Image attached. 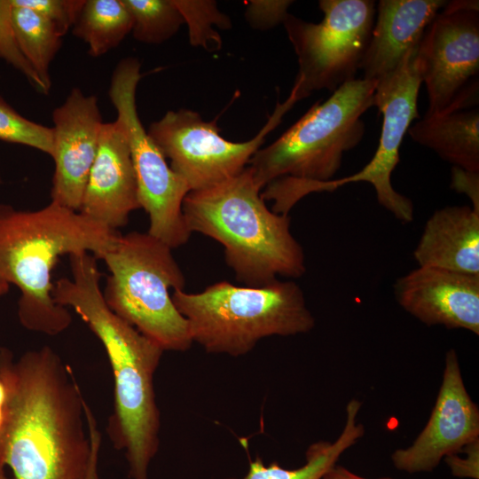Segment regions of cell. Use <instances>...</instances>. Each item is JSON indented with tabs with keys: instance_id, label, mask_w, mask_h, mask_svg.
I'll use <instances>...</instances> for the list:
<instances>
[{
	"instance_id": "836d02e7",
	"label": "cell",
	"mask_w": 479,
	"mask_h": 479,
	"mask_svg": "<svg viewBox=\"0 0 479 479\" xmlns=\"http://www.w3.org/2000/svg\"><path fill=\"white\" fill-rule=\"evenodd\" d=\"M10 286L0 280V298L5 295L9 291Z\"/></svg>"
},
{
	"instance_id": "484cf974",
	"label": "cell",
	"mask_w": 479,
	"mask_h": 479,
	"mask_svg": "<svg viewBox=\"0 0 479 479\" xmlns=\"http://www.w3.org/2000/svg\"><path fill=\"white\" fill-rule=\"evenodd\" d=\"M0 59L20 71L39 92L49 93L19 49L13 31L12 5L10 0H0Z\"/></svg>"
},
{
	"instance_id": "ffe728a7",
	"label": "cell",
	"mask_w": 479,
	"mask_h": 479,
	"mask_svg": "<svg viewBox=\"0 0 479 479\" xmlns=\"http://www.w3.org/2000/svg\"><path fill=\"white\" fill-rule=\"evenodd\" d=\"M362 403L351 399L346 405L344 428L334 442L318 441L306 452V462L301 467L287 469L277 462L265 466L262 458L250 460L247 475L242 479H321L348 449L365 435L364 425L357 421ZM236 479V478H227Z\"/></svg>"
},
{
	"instance_id": "e575fe53",
	"label": "cell",
	"mask_w": 479,
	"mask_h": 479,
	"mask_svg": "<svg viewBox=\"0 0 479 479\" xmlns=\"http://www.w3.org/2000/svg\"><path fill=\"white\" fill-rule=\"evenodd\" d=\"M0 479H14L13 477H10L7 475L5 472V466L1 460H0Z\"/></svg>"
},
{
	"instance_id": "f546056e",
	"label": "cell",
	"mask_w": 479,
	"mask_h": 479,
	"mask_svg": "<svg viewBox=\"0 0 479 479\" xmlns=\"http://www.w3.org/2000/svg\"><path fill=\"white\" fill-rule=\"evenodd\" d=\"M464 457L459 453L444 459L453 476L479 479V438L467 444L462 450Z\"/></svg>"
},
{
	"instance_id": "1f68e13d",
	"label": "cell",
	"mask_w": 479,
	"mask_h": 479,
	"mask_svg": "<svg viewBox=\"0 0 479 479\" xmlns=\"http://www.w3.org/2000/svg\"><path fill=\"white\" fill-rule=\"evenodd\" d=\"M83 409L91 446L90 459L86 479H99L98 462L101 435L98 428L97 420L86 401L83 402Z\"/></svg>"
},
{
	"instance_id": "e0dca14e",
	"label": "cell",
	"mask_w": 479,
	"mask_h": 479,
	"mask_svg": "<svg viewBox=\"0 0 479 479\" xmlns=\"http://www.w3.org/2000/svg\"><path fill=\"white\" fill-rule=\"evenodd\" d=\"M447 1L380 0L360 70L366 80L388 76L418 49L423 34Z\"/></svg>"
},
{
	"instance_id": "ac0fdd59",
	"label": "cell",
	"mask_w": 479,
	"mask_h": 479,
	"mask_svg": "<svg viewBox=\"0 0 479 479\" xmlns=\"http://www.w3.org/2000/svg\"><path fill=\"white\" fill-rule=\"evenodd\" d=\"M412 255L418 266L479 275V211L471 206L435 210Z\"/></svg>"
},
{
	"instance_id": "4316f807",
	"label": "cell",
	"mask_w": 479,
	"mask_h": 479,
	"mask_svg": "<svg viewBox=\"0 0 479 479\" xmlns=\"http://www.w3.org/2000/svg\"><path fill=\"white\" fill-rule=\"evenodd\" d=\"M15 6L28 8L44 20L63 37L72 29L85 0H10Z\"/></svg>"
},
{
	"instance_id": "ba28073f",
	"label": "cell",
	"mask_w": 479,
	"mask_h": 479,
	"mask_svg": "<svg viewBox=\"0 0 479 479\" xmlns=\"http://www.w3.org/2000/svg\"><path fill=\"white\" fill-rule=\"evenodd\" d=\"M319 23L288 14L283 25L298 62L290 96L296 101L312 92H334L356 79L376 12L373 0H320Z\"/></svg>"
},
{
	"instance_id": "83f0119b",
	"label": "cell",
	"mask_w": 479,
	"mask_h": 479,
	"mask_svg": "<svg viewBox=\"0 0 479 479\" xmlns=\"http://www.w3.org/2000/svg\"><path fill=\"white\" fill-rule=\"evenodd\" d=\"M293 3L290 0H251L245 12L246 20L255 29H271L283 24Z\"/></svg>"
},
{
	"instance_id": "5bb4252c",
	"label": "cell",
	"mask_w": 479,
	"mask_h": 479,
	"mask_svg": "<svg viewBox=\"0 0 479 479\" xmlns=\"http://www.w3.org/2000/svg\"><path fill=\"white\" fill-rule=\"evenodd\" d=\"M52 122L51 201L79 211L104 124L98 98L73 88L53 110Z\"/></svg>"
},
{
	"instance_id": "4dcf8cb0",
	"label": "cell",
	"mask_w": 479,
	"mask_h": 479,
	"mask_svg": "<svg viewBox=\"0 0 479 479\" xmlns=\"http://www.w3.org/2000/svg\"><path fill=\"white\" fill-rule=\"evenodd\" d=\"M452 188L465 193L472 202V208L479 211V173L459 168L452 169Z\"/></svg>"
},
{
	"instance_id": "603a6c76",
	"label": "cell",
	"mask_w": 479,
	"mask_h": 479,
	"mask_svg": "<svg viewBox=\"0 0 479 479\" xmlns=\"http://www.w3.org/2000/svg\"><path fill=\"white\" fill-rule=\"evenodd\" d=\"M132 20V35L141 43L159 44L174 36L185 20L173 0H122Z\"/></svg>"
},
{
	"instance_id": "9c48e42d",
	"label": "cell",
	"mask_w": 479,
	"mask_h": 479,
	"mask_svg": "<svg viewBox=\"0 0 479 479\" xmlns=\"http://www.w3.org/2000/svg\"><path fill=\"white\" fill-rule=\"evenodd\" d=\"M140 62L122 59L115 67L108 90L109 98L126 131L137 185L138 201L149 216L148 233L176 248L190 239L182 211L190 192L186 183L144 128L137 110L136 92L142 77Z\"/></svg>"
},
{
	"instance_id": "3957f363",
	"label": "cell",
	"mask_w": 479,
	"mask_h": 479,
	"mask_svg": "<svg viewBox=\"0 0 479 479\" xmlns=\"http://www.w3.org/2000/svg\"><path fill=\"white\" fill-rule=\"evenodd\" d=\"M121 235L54 201L36 210L0 203V280L20 291L17 313L22 326L47 335L64 332L72 316L52 297L56 263L61 255L82 253L102 259Z\"/></svg>"
},
{
	"instance_id": "7a4b0ae2",
	"label": "cell",
	"mask_w": 479,
	"mask_h": 479,
	"mask_svg": "<svg viewBox=\"0 0 479 479\" xmlns=\"http://www.w3.org/2000/svg\"><path fill=\"white\" fill-rule=\"evenodd\" d=\"M74 373L49 346L15 361L0 460L14 479H86L90 440Z\"/></svg>"
},
{
	"instance_id": "52a82bcc",
	"label": "cell",
	"mask_w": 479,
	"mask_h": 479,
	"mask_svg": "<svg viewBox=\"0 0 479 479\" xmlns=\"http://www.w3.org/2000/svg\"><path fill=\"white\" fill-rule=\"evenodd\" d=\"M105 261L104 290L108 308L164 351H185L192 342L186 319L170 289L184 290L185 275L172 248L148 232L121 235Z\"/></svg>"
},
{
	"instance_id": "8992f818",
	"label": "cell",
	"mask_w": 479,
	"mask_h": 479,
	"mask_svg": "<svg viewBox=\"0 0 479 479\" xmlns=\"http://www.w3.org/2000/svg\"><path fill=\"white\" fill-rule=\"evenodd\" d=\"M192 342L206 352L240 357L270 336L310 332L316 324L301 287L277 279L261 287L216 282L199 293L174 290Z\"/></svg>"
},
{
	"instance_id": "2e32d148",
	"label": "cell",
	"mask_w": 479,
	"mask_h": 479,
	"mask_svg": "<svg viewBox=\"0 0 479 479\" xmlns=\"http://www.w3.org/2000/svg\"><path fill=\"white\" fill-rule=\"evenodd\" d=\"M137 208H141L125 129L117 119L104 122L79 212L118 231Z\"/></svg>"
},
{
	"instance_id": "7402d4cb",
	"label": "cell",
	"mask_w": 479,
	"mask_h": 479,
	"mask_svg": "<svg viewBox=\"0 0 479 479\" xmlns=\"http://www.w3.org/2000/svg\"><path fill=\"white\" fill-rule=\"evenodd\" d=\"M12 26L20 52L49 92L50 66L61 48L62 37L42 16L21 6L12 5Z\"/></svg>"
},
{
	"instance_id": "d6986e66",
	"label": "cell",
	"mask_w": 479,
	"mask_h": 479,
	"mask_svg": "<svg viewBox=\"0 0 479 479\" xmlns=\"http://www.w3.org/2000/svg\"><path fill=\"white\" fill-rule=\"evenodd\" d=\"M407 133L452 167L479 173L478 104L424 114Z\"/></svg>"
},
{
	"instance_id": "4fadbf2b",
	"label": "cell",
	"mask_w": 479,
	"mask_h": 479,
	"mask_svg": "<svg viewBox=\"0 0 479 479\" xmlns=\"http://www.w3.org/2000/svg\"><path fill=\"white\" fill-rule=\"evenodd\" d=\"M478 438L479 409L465 387L456 350L451 349L427 424L411 445L391 454V460L403 472H431L445 457Z\"/></svg>"
},
{
	"instance_id": "cb8c5ba5",
	"label": "cell",
	"mask_w": 479,
	"mask_h": 479,
	"mask_svg": "<svg viewBox=\"0 0 479 479\" xmlns=\"http://www.w3.org/2000/svg\"><path fill=\"white\" fill-rule=\"evenodd\" d=\"M188 27L189 43L192 46L207 51L219 50L222 39L214 28L232 27L229 16L222 12L213 0H173Z\"/></svg>"
},
{
	"instance_id": "6da1fadb",
	"label": "cell",
	"mask_w": 479,
	"mask_h": 479,
	"mask_svg": "<svg viewBox=\"0 0 479 479\" xmlns=\"http://www.w3.org/2000/svg\"><path fill=\"white\" fill-rule=\"evenodd\" d=\"M97 258L70 255L72 278L56 281L54 301L73 309L101 342L114 375V412L107 432L122 450L131 479H148L160 445V411L153 378L164 350L106 305Z\"/></svg>"
},
{
	"instance_id": "d6a6232c",
	"label": "cell",
	"mask_w": 479,
	"mask_h": 479,
	"mask_svg": "<svg viewBox=\"0 0 479 479\" xmlns=\"http://www.w3.org/2000/svg\"><path fill=\"white\" fill-rule=\"evenodd\" d=\"M321 479H368L360 476L342 466L334 465L332 467ZM377 479H395L392 477H381Z\"/></svg>"
},
{
	"instance_id": "9a60e30c",
	"label": "cell",
	"mask_w": 479,
	"mask_h": 479,
	"mask_svg": "<svg viewBox=\"0 0 479 479\" xmlns=\"http://www.w3.org/2000/svg\"><path fill=\"white\" fill-rule=\"evenodd\" d=\"M393 290L399 306L426 326L479 334V275L418 266Z\"/></svg>"
},
{
	"instance_id": "7c38bea8",
	"label": "cell",
	"mask_w": 479,
	"mask_h": 479,
	"mask_svg": "<svg viewBox=\"0 0 479 479\" xmlns=\"http://www.w3.org/2000/svg\"><path fill=\"white\" fill-rule=\"evenodd\" d=\"M415 51L397 70L377 82L373 106L382 114L378 147L371 161L358 172L321 185V192H334L351 183L366 182L373 187L378 203L398 221H413L412 200L395 190L391 176L399 162V151L412 122L420 118L417 101L421 81Z\"/></svg>"
},
{
	"instance_id": "d4e9b609",
	"label": "cell",
	"mask_w": 479,
	"mask_h": 479,
	"mask_svg": "<svg viewBox=\"0 0 479 479\" xmlns=\"http://www.w3.org/2000/svg\"><path fill=\"white\" fill-rule=\"evenodd\" d=\"M0 140L27 145L51 157L52 129L20 114L0 97Z\"/></svg>"
},
{
	"instance_id": "f1b7e54d",
	"label": "cell",
	"mask_w": 479,
	"mask_h": 479,
	"mask_svg": "<svg viewBox=\"0 0 479 479\" xmlns=\"http://www.w3.org/2000/svg\"><path fill=\"white\" fill-rule=\"evenodd\" d=\"M14 367L12 352L0 347V437L4 430L14 387Z\"/></svg>"
},
{
	"instance_id": "30bf717a",
	"label": "cell",
	"mask_w": 479,
	"mask_h": 479,
	"mask_svg": "<svg viewBox=\"0 0 479 479\" xmlns=\"http://www.w3.org/2000/svg\"><path fill=\"white\" fill-rule=\"evenodd\" d=\"M294 104L289 97L278 102L263 127L245 142L223 137L215 121L206 122L185 108L168 111L150 124L147 133L189 190L198 191L240 173Z\"/></svg>"
},
{
	"instance_id": "8fae6325",
	"label": "cell",
	"mask_w": 479,
	"mask_h": 479,
	"mask_svg": "<svg viewBox=\"0 0 479 479\" xmlns=\"http://www.w3.org/2000/svg\"><path fill=\"white\" fill-rule=\"evenodd\" d=\"M415 65L428 93L426 115L478 104L477 0L446 2L423 34Z\"/></svg>"
},
{
	"instance_id": "277c9868",
	"label": "cell",
	"mask_w": 479,
	"mask_h": 479,
	"mask_svg": "<svg viewBox=\"0 0 479 479\" xmlns=\"http://www.w3.org/2000/svg\"><path fill=\"white\" fill-rule=\"evenodd\" d=\"M376 85L364 78L344 83L252 156L247 167L272 211L288 215L300 200L334 179L344 153L363 139L362 116L373 106Z\"/></svg>"
},
{
	"instance_id": "5b68a950",
	"label": "cell",
	"mask_w": 479,
	"mask_h": 479,
	"mask_svg": "<svg viewBox=\"0 0 479 479\" xmlns=\"http://www.w3.org/2000/svg\"><path fill=\"white\" fill-rule=\"evenodd\" d=\"M182 211L191 233L223 246L227 265L245 287H261L279 276L304 275L305 255L291 232L289 215L268 208L247 166L217 185L190 191Z\"/></svg>"
},
{
	"instance_id": "d590c367",
	"label": "cell",
	"mask_w": 479,
	"mask_h": 479,
	"mask_svg": "<svg viewBox=\"0 0 479 479\" xmlns=\"http://www.w3.org/2000/svg\"><path fill=\"white\" fill-rule=\"evenodd\" d=\"M2 183V177H1V175H0V184Z\"/></svg>"
},
{
	"instance_id": "44dd1931",
	"label": "cell",
	"mask_w": 479,
	"mask_h": 479,
	"mask_svg": "<svg viewBox=\"0 0 479 479\" xmlns=\"http://www.w3.org/2000/svg\"><path fill=\"white\" fill-rule=\"evenodd\" d=\"M132 26L122 0H85L71 30L88 45L90 56L99 57L118 47Z\"/></svg>"
}]
</instances>
